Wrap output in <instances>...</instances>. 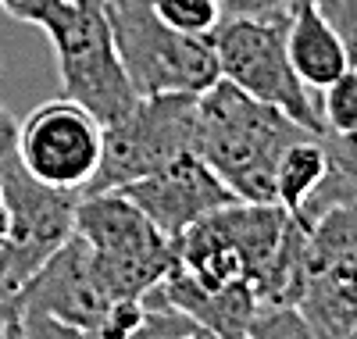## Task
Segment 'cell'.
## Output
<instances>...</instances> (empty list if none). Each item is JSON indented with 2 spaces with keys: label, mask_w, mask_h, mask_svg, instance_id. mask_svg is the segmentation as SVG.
Masks as SVG:
<instances>
[{
  "label": "cell",
  "mask_w": 357,
  "mask_h": 339,
  "mask_svg": "<svg viewBox=\"0 0 357 339\" xmlns=\"http://www.w3.org/2000/svg\"><path fill=\"white\" fill-rule=\"evenodd\" d=\"M40 29L57 54L61 97L86 107L100 126H111L136 107L139 93L114 50L104 0H54Z\"/></svg>",
  "instance_id": "7a4b0ae2"
},
{
  "label": "cell",
  "mask_w": 357,
  "mask_h": 339,
  "mask_svg": "<svg viewBox=\"0 0 357 339\" xmlns=\"http://www.w3.org/2000/svg\"><path fill=\"white\" fill-rule=\"evenodd\" d=\"M343 339H357V329H350V332H347V336H343Z\"/></svg>",
  "instance_id": "f1b7e54d"
},
{
  "label": "cell",
  "mask_w": 357,
  "mask_h": 339,
  "mask_svg": "<svg viewBox=\"0 0 357 339\" xmlns=\"http://www.w3.org/2000/svg\"><path fill=\"white\" fill-rule=\"evenodd\" d=\"M0 197L11 214L8 239L0 243V315H4L15 293L75 232V207L82 193L47 186L15 158L0 168Z\"/></svg>",
  "instance_id": "52a82bcc"
},
{
  "label": "cell",
  "mask_w": 357,
  "mask_h": 339,
  "mask_svg": "<svg viewBox=\"0 0 357 339\" xmlns=\"http://www.w3.org/2000/svg\"><path fill=\"white\" fill-rule=\"evenodd\" d=\"M143 315H146L143 300H114L111 311L100 322V329L93 332V339H126V336H132L139 329Z\"/></svg>",
  "instance_id": "7402d4cb"
},
{
  "label": "cell",
  "mask_w": 357,
  "mask_h": 339,
  "mask_svg": "<svg viewBox=\"0 0 357 339\" xmlns=\"http://www.w3.org/2000/svg\"><path fill=\"white\" fill-rule=\"evenodd\" d=\"M197 329L200 325L190 315H183L178 307L165 303V307H146L139 329L132 336H126V339H193Z\"/></svg>",
  "instance_id": "ffe728a7"
},
{
  "label": "cell",
  "mask_w": 357,
  "mask_h": 339,
  "mask_svg": "<svg viewBox=\"0 0 357 339\" xmlns=\"http://www.w3.org/2000/svg\"><path fill=\"white\" fill-rule=\"evenodd\" d=\"M357 250V204H343L325 211L321 218L307 229V254H311V268L318 261H329L336 254Z\"/></svg>",
  "instance_id": "2e32d148"
},
{
  "label": "cell",
  "mask_w": 357,
  "mask_h": 339,
  "mask_svg": "<svg viewBox=\"0 0 357 339\" xmlns=\"http://www.w3.org/2000/svg\"><path fill=\"white\" fill-rule=\"evenodd\" d=\"M289 22H257V18H222L211 33L218 72L243 93L279 107L293 121L311 133H325L321 104L311 86L296 75L289 47H286Z\"/></svg>",
  "instance_id": "8992f818"
},
{
  "label": "cell",
  "mask_w": 357,
  "mask_h": 339,
  "mask_svg": "<svg viewBox=\"0 0 357 339\" xmlns=\"http://www.w3.org/2000/svg\"><path fill=\"white\" fill-rule=\"evenodd\" d=\"M222 18H257V22H289L293 0H218Z\"/></svg>",
  "instance_id": "603a6c76"
},
{
  "label": "cell",
  "mask_w": 357,
  "mask_h": 339,
  "mask_svg": "<svg viewBox=\"0 0 357 339\" xmlns=\"http://www.w3.org/2000/svg\"><path fill=\"white\" fill-rule=\"evenodd\" d=\"M118 193H126L154 222V229L161 236H168L172 243L190 225L204 222L207 214H215V211L229 207L232 200H240L211 172V165L200 153H183V158H175L161 172L146 175Z\"/></svg>",
  "instance_id": "30bf717a"
},
{
  "label": "cell",
  "mask_w": 357,
  "mask_h": 339,
  "mask_svg": "<svg viewBox=\"0 0 357 339\" xmlns=\"http://www.w3.org/2000/svg\"><path fill=\"white\" fill-rule=\"evenodd\" d=\"M154 11L178 33L190 36H211L215 25L222 22L218 0H154Z\"/></svg>",
  "instance_id": "d6986e66"
},
{
  "label": "cell",
  "mask_w": 357,
  "mask_h": 339,
  "mask_svg": "<svg viewBox=\"0 0 357 339\" xmlns=\"http://www.w3.org/2000/svg\"><path fill=\"white\" fill-rule=\"evenodd\" d=\"M4 332H8V339H29L25 332H22V325L11 318V322H4Z\"/></svg>",
  "instance_id": "4316f807"
},
{
  "label": "cell",
  "mask_w": 357,
  "mask_h": 339,
  "mask_svg": "<svg viewBox=\"0 0 357 339\" xmlns=\"http://www.w3.org/2000/svg\"><path fill=\"white\" fill-rule=\"evenodd\" d=\"M286 47H289V61H293L296 75H301L311 89L333 86L354 65L343 40L333 33V25L318 15L314 0L293 8V18H289V29H286Z\"/></svg>",
  "instance_id": "4fadbf2b"
},
{
  "label": "cell",
  "mask_w": 357,
  "mask_h": 339,
  "mask_svg": "<svg viewBox=\"0 0 357 339\" xmlns=\"http://www.w3.org/2000/svg\"><path fill=\"white\" fill-rule=\"evenodd\" d=\"M318 104L325 129L357 136V65H350L333 86H325Z\"/></svg>",
  "instance_id": "ac0fdd59"
},
{
  "label": "cell",
  "mask_w": 357,
  "mask_h": 339,
  "mask_svg": "<svg viewBox=\"0 0 357 339\" xmlns=\"http://www.w3.org/2000/svg\"><path fill=\"white\" fill-rule=\"evenodd\" d=\"M8 229H11V214H8V204H4V197H0V243L8 239Z\"/></svg>",
  "instance_id": "484cf974"
},
{
  "label": "cell",
  "mask_w": 357,
  "mask_h": 339,
  "mask_svg": "<svg viewBox=\"0 0 357 339\" xmlns=\"http://www.w3.org/2000/svg\"><path fill=\"white\" fill-rule=\"evenodd\" d=\"M111 303H114V296L104 286V275L97 268V257L89 250V243L79 232H72L50 254V261L15 293V300L0 315V322L18 318L25 311H40V315L68 322L93 336L100 329L104 315L111 311Z\"/></svg>",
  "instance_id": "9c48e42d"
},
{
  "label": "cell",
  "mask_w": 357,
  "mask_h": 339,
  "mask_svg": "<svg viewBox=\"0 0 357 339\" xmlns=\"http://www.w3.org/2000/svg\"><path fill=\"white\" fill-rule=\"evenodd\" d=\"M197 97L200 93L139 97L129 114L104 126L100 165L82 197L118 193L183 153H197Z\"/></svg>",
  "instance_id": "5b68a950"
},
{
  "label": "cell",
  "mask_w": 357,
  "mask_h": 339,
  "mask_svg": "<svg viewBox=\"0 0 357 339\" xmlns=\"http://www.w3.org/2000/svg\"><path fill=\"white\" fill-rule=\"evenodd\" d=\"M325 153H329V161H325V175L318 182V190L293 214L304 229H311L325 211L357 204V136L325 129Z\"/></svg>",
  "instance_id": "5bb4252c"
},
{
  "label": "cell",
  "mask_w": 357,
  "mask_h": 339,
  "mask_svg": "<svg viewBox=\"0 0 357 339\" xmlns=\"http://www.w3.org/2000/svg\"><path fill=\"white\" fill-rule=\"evenodd\" d=\"M296 311L321 339H343L357 329V250L318 261L296 300Z\"/></svg>",
  "instance_id": "8fae6325"
},
{
  "label": "cell",
  "mask_w": 357,
  "mask_h": 339,
  "mask_svg": "<svg viewBox=\"0 0 357 339\" xmlns=\"http://www.w3.org/2000/svg\"><path fill=\"white\" fill-rule=\"evenodd\" d=\"M8 322H11V318H8ZM15 322L22 325V332H25L29 339H93L89 332H82V329H75V325H68V322H57V318H50V315H40V311H25V315H18Z\"/></svg>",
  "instance_id": "cb8c5ba5"
},
{
  "label": "cell",
  "mask_w": 357,
  "mask_h": 339,
  "mask_svg": "<svg viewBox=\"0 0 357 339\" xmlns=\"http://www.w3.org/2000/svg\"><path fill=\"white\" fill-rule=\"evenodd\" d=\"M100 146L104 126L68 97L36 107L18 129L22 168L47 186L72 193H86V186L93 182Z\"/></svg>",
  "instance_id": "ba28073f"
},
{
  "label": "cell",
  "mask_w": 357,
  "mask_h": 339,
  "mask_svg": "<svg viewBox=\"0 0 357 339\" xmlns=\"http://www.w3.org/2000/svg\"><path fill=\"white\" fill-rule=\"evenodd\" d=\"M215 222L225 229L232 246L240 250L243 268H247V282L257 289L279 257V246H282L286 229H289V211L279 204L232 200L229 207L215 211Z\"/></svg>",
  "instance_id": "7c38bea8"
},
{
  "label": "cell",
  "mask_w": 357,
  "mask_h": 339,
  "mask_svg": "<svg viewBox=\"0 0 357 339\" xmlns=\"http://www.w3.org/2000/svg\"><path fill=\"white\" fill-rule=\"evenodd\" d=\"M314 8L333 25V33L343 40L350 61L357 65V0H314Z\"/></svg>",
  "instance_id": "44dd1931"
},
{
  "label": "cell",
  "mask_w": 357,
  "mask_h": 339,
  "mask_svg": "<svg viewBox=\"0 0 357 339\" xmlns=\"http://www.w3.org/2000/svg\"><path fill=\"white\" fill-rule=\"evenodd\" d=\"M325 133H311L304 140H296L275 168V204L286 207L289 214L301 211V204L318 190V182L325 175Z\"/></svg>",
  "instance_id": "9a60e30c"
},
{
  "label": "cell",
  "mask_w": 357,
  "mask_h": 339,
  "mask_svg": "<svg viewBox=\"0 0 357 339\" xmlns=\"http://www.w3.org/2000/svg\"><path fill=\"white\" fill-rule=\"evenodd\" d=\"M75 232L89 243L114 300H143L178 268L175 243L126 193L79 197Z\"/></svg>",
  "instance_id": "277c9868"
},
{
  "label": "cell",
  "mask_w": 357,
  "mask_h": 339,
  "mask_svg": "<svg viewBox=\"0 0 357 339\" xmlns=\"http://www.w3.org/2000/svg\"><path fill=\"white\" fill-rule=\"evenodd\" d=\"M18 129H22V121L0 100V168L18 158Z\"/></svg>",
  "instance_id": "d4e9b609"
},
{
  "label": "cell",
  "mask_w": 357,
  "mask_h": 339,
  "mask_svg": "<svg viewBox=\"0 0 357 339\" xmlns=\"http://www.w3.org/2000/svg\"><path fill=\"white\" fill-rule=\"evenodd\" d=\"M247 339H321L307 318L296 311V303H268L261 300L247 325Z\"/></svg>",
  "instance_id": "e0dca14e"
},
{
  "label": "cell",
  "mask_w": 357,
  "mask_h": 339,
  "mask_svg": "<svg viewBox=\"0 0 357 339\" xmlns=\"http://www.w3.org/2000/svg\"><path fill=\"white\" fill-rule=\"evenodd\" d=\"M114 50L139 97L204 93L222 79L211 36H190L172 29L154 0H104Z\"/></svg>",
  "instance_id": "3957f363"
},
{
  "label": "cell",
  "mask_w": 357,
  "mask_h": 339,
  "mask_svg": "<svg viewBox=\"0 0 357 339\" xmlns=\"http://www.w3.org/2000/svg\"><path fill=\"white\" fill-rule=\"evenodd\" d=\"M304 136L311 129L229 79L197 97V153L240 200L275 204L279 158Z\"/></svg>",
  "instance_id": "6da1fadb"
},
{
  "label": "cell",
  "mask_w": 357,
  "mask_h": 339,
  "mask_svg": "<svg viewBox=\"0 0 357 339\" xmlns=\"http://www.w3.org/2000/svg\"><path fill=\"white\" fill-rule=\"evenodd\" d=\"M301 4H307V0H293V8H301Z\"/></svg>",
  "instance_id": "4dcf8cb0"
},
{
  "label": "cell",
  "mask_w": 357,
  "mask_h": 339,
  "mask_svg": "<svg viewBox=\"0 0 357 339\" xmlns=\"http://www.w3.org/2000/svg\"><path fill=\"white\" fill-rule=\"evenodd\" d=\"M0 339H8V332H4V322H0Z\"/></svg>",
  "instance_id": "f546056e"
},
{
  "label": "cell",
  "mask_w": 357,
  "mask_h": 339,
  "mask_svg": "<svg viewBox=\"0 0 357 339\" xmlns=\"http://www.w3.org/2000/svg\"><path fill=\"white\" fill-rule=\"evenodd\" d=\"M193 339H215V336H211V332H204V329H197V336H193Z\"/></svg>",
  "instance_id": "83f0119b"
}]
</instances>
